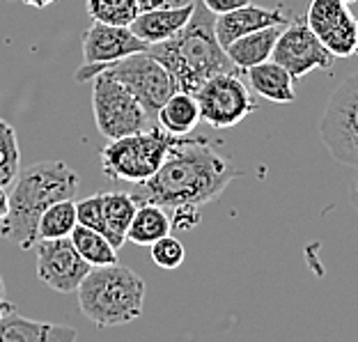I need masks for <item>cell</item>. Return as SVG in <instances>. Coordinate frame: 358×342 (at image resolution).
<instances>
[{"label":"cell","instance_id":"1","mask_svg":"<svg viewBox=\"0 0 358 342\" xmlns=\"http://www.w3.org/2000/svg\"><path fill=\"white\" fill-rule=\"evenodd\" d=\"M241 170L205 136H179L166 161L150 179L131 193L138 202H154L175 211L184 207L202 209L214 202Z\"/></svg>","mask_w":358,"mask_h":342},{"label":"cell","instance_id":"2","mask_svg":"<svg viewBox=\"0 0 358 342\" xmlns=\"http://www.w3.org/2000/svg\"><path fill=\"white\" fill-rule=\"evenodd\" d=\"M216 14L209 12L200 0H195L193 14L189 23L177 32L175 37L161 44H152L148 51L173 74L177 90L195 94L198 87L207 78L216 74H243L227 58L225 48L221 46L214 30Z\"/></svg>","mask_w":358,"mask_h":342},{"label":"cell","instance_id":"3","mask_svg":"<svg viewBox=\"0 0 358 342\" xmlns=\"http://www.w3.org/2000/svg\"><path fill=\"white\" fill-rule=\"evenodd\" d=\"M80 177L71 166L48 159L19 170L12 182L10 209L5 216V237L21 250H30L37 241L39 216L58 200L74 198Z\"/></svg>","mask_w":358,"mask_h":342},{"label":"cell","instance_id":"4","mask_svg":"<svg viewBox=\"0 0 358 342\" xmlns=\"http://www.w3.org/2000/svg\"><path fill=\"white\" fill-rule=\"evenodd\" d=\"M145 280L120 262L92 266L80 280L78 306L94 327H124L138 320L145 308Z\"/></svg>","mask_w":358,"mask_h":342},{"label":"cell","instance_id":"5","mask_svg":"<svg viewBox=\"0 0 358 342\" xmlns=\"http://www.w3.org/2000/svg\"><path fill=\"white\" fill-rule=\"evenodd\" d=\"M177 138L179 136H170L161 127H148L143 131L108 141L99 154L103 175L113 182H145L161 168Z\"/></svg>","mask_w":358,"mask_h":342},{"label":"cell","instance_id":"6","mask_svg":"<svg viewBox=\"0 0 358 342\" xmlns=\"http://www.w3.org/2000/svg\"><path fill=\"white\" fill-rule=\"evenodd\" d=\"M320 136L338 164L358 170V71L347 76L329 97Z\"/></svg>","mask_w":358,"mask_h":342},{"label":"cell","instance_id":"7","mask_svg":"<svg viewBox=\"0 0 358 342\" xmlns=\"http://www.w3.org/2000/svg\"><path fill=\"white\" fill-rule=\"evenodd\" d=\"M92 113L94 124L106 141L143 131L150 127V115L141 101L110 74H96L92 80Z\"/></svg>","mask_w":358,"mask_h":342},{"label":"cell","instance_id":"8","mask_svg":"<svg viewBox=\"0 0 358 342\" xmlns=\"http://www.w3.org/2000/svg\"><path fill=\"white\" fill-rule=\"evenodd\" d=\"M103 71L110 74L113 78H117L141 101L150 120H157L159 108L170 99V94L177 92V83L173 74L150 51L127 55V58L108 64Z\"/></svg>","mask_w":358,"mask_h":342},{"label":"cell","instance_id":"9","mask_svg":"<svg viewBox=\"0 0 358 342\" xmlns=\"http://www.w3.org/2000/svg\"><path fill=\"white\" fill-rule=\"evenodd\" d=\"M195 99L200 106V120L214 129H230L246 120L257 108L250 85L243 83V74H216L198 87Z\"/></svg>","mask_w":358,"mask_h":342},{"label":"cell","instance_id":"10","mask_svg":"<svg viewBox=\"0 0 358 342\" xmlns=\"http://www.w3.org/2000/svg\"><path fill=\"white\" fill-rule=\"evenodd\" d=\"M150 44L134 35L129 26H110V23L94 21L83 32V64L78 67L74 80L90 83L108 64L117 62L127 55L148 51Z\"/></svg>","mask_w":358,"mask_h":342},{"label":"cell","instance_id":"11","mask_svg":"<svg viewBox=\"0 0 358 342\" xmlns=\"http://www.w3.org/2000/svg\"><path fill=\"white\" fill-rule=\"evenodd\" d=\"M306 23L333 58L358 55V16L345 0H313Z\"/></svg>","mask_w":358,"mask_h":342},{"label":"cell","instance_id":"12","mask_svg":"<svg viewBox=\"0 0 358 342\" xmlns=\"http://www.w3.org/2000/svg\"><path fill=\"white\" fill-rule=\"evenodd\" d=\"M35 273L46 287L60 294H71L78 290L90 266L69 237L62 239H39L35 241Z\"/></svg>","mask_w":358,"mask_h":342},{"label":"cell","instance_id":"13","mask_svg":"<svg viewBox=\"0 0 358 342\" xmlns=\"http://www.w3.org/2000/svg\"><path fill=\"white\" fill-rule=\"evenodd\" d=\"M273 62L289 71L294 80L308 76L310 71H327L331 69L333 55L324 48L315 32L308 28L306 21L292 19L282 28L280 37L273 46Z\"/></svg>","mask_w":358,"mask_h":342},{"label":"cell","instance_id":"14","mask_svg":"<svg viewBox=\"0 0 358 342\" xmlns=\"http://www.w3.org/2000/svg\"><path fill=\"white\" fill-rule=\"evenodd\" d=\"M289 21H292L289 14H285V10H280V7H257L246 3L232 12L218 14L214 30L218 42L225 48L227 44H232L234 39H239L243 35H250V32L268 26H285Z\"/></svg>","mask_w":358,"mask_h":342},{"label":"cell","instance_id":"15","mask_svg":"<svg viewBox=\"0 0 358 342\" xmlns=\"http://www.w3.org/2000/svg\"><path fill=\"white\" fill-rule=\"evenodd\" d=\"M195 0L191 5H179V7H161V10H145L138 12V16L131 21V28L136 37H141L143 42L161 44L166 39L175 37L186 23H189L193 14Z\"/></svg>","mask_w":358,"mask_h":342},{"label":"cell","instance_id":"16","mask_svg":"<svg viewBox=\"0 0 358 342\" xmlns=\"http://www.w3.org/2000/svg\"><path fill=\"white\" fill-rule=\"evenodd\" d=\"M76 331L51 322L28 320L14 308H7L0 317V342H71Z\"/></svg>","mask_w":358,"mask_h":342},{"label":"cell","instance_id":"17","mask_svg":"<svg viewBox=\"0 0 358 342\" xmlns=\"http://www.w3.org/2000/svg\"><path fill=\"white\" fill-rule=\"evenodd\" d=\"M248 78L250 90H255L259 97H264L271 104H292L296 99L294 90V76L287 69L280 67L278 62L266 60L259 62L255 67L243 71Z\"/></svg>","mask_w":358,"mask_h":342},{"label":"cell","instance_id":"18","mask_svg":"<svg viewBox=\"0 0 358 342\" xmlns=\"http://www.w3.org/2000/svg\"><path fill=\"white\" fill-rule=\"evenodd\" d=\"M287 26V23H285ZM285 26H268L262 30H255L250 35H243L239 39H234L232 44L225 46L227 58L232 60V64L241 71H246L250 67H255L259 62L271 60L275 39L280 37V32Z\"/></svg>","mask_w":358,"mask_h":342},{"label":"cell","instance_id":"19","mask_svg":"<svg viewBox=\"0 0 358 342\" xmlns=\"http://www.w3.org/2000/svg\"><path fill=\"white\" fill-rule=\"evenodd\" d=\"M138 209V200L131 193L113 191L101 193V234L113 246L120 248L127 241V230Z\"/></svg>","mask_w":358,"mask_h":342},{"label":"cell","instance_id":"20","mask_svg":"<svg viewBox=\"0 0 358 342\" xmlns=\"http://www.w3.org/2000/svg\"><path fill=\"white\" fill-rule=\"evenodd\" d=\"M159 127L168 131L170 136H189L195 131V127L200 124V106L195 94L177 90L175 94H170V99L161 106L157 113Z\"/></svg>","mask_w":358,"mask_h":342},{"label":"cell","instance_id":"21","mask_svg":"<svg viewBox=\"0 0 358 342\" xmlns=\"http://www.w3.org/2000/svg\"><path fill=\"white\" fill-rule=\"evenodd\" d=\"M170 232H173V223H170L168 209L154 205V202H138L131 225L127 230V241L150 248L154 241H159Z\"/></svg>","mask_w":358,"mask_h":342},{"label":"cell","instance_id":"22","mask_svg":"<svg viewBox=\"0 0 358 342\" xmlns=\"http://www.w3.org/2000/svg\"><path fill=\"white\" fill-rule=\"evenodd\" d=\"M69 239L90 266H106L117 262V248L101 232L92 230V227L76 225L71 230Z\"/></svg>","mask_w":358,"mask_h":342},{"label":"cell","instance_id":"23","mask_svg":"<svg viewBox=\"0 0 358 342\" xmlns=\"http://www.w3.org/2000/svg\"><path fill=\"white\" fill-rule=\"evenodd\" d=\"M78 225L76 218V202L74 198L58 200L48 207L37 223V241L39 239H62L69 237L71 230Z\"/></svg>","mask_w":358,"mask_h":342},{"label":"cell","instance_id":"24","mask_svg":"<svg viewBox=\"0 0 358 342\" xmlns=\"http://www.w3.org/2000/svg\"><path fill=\"white\" fill-rule=\"evenodd\" d=\"M87 14L92 21L110 23V26H131L141 12L138 0H87Z\"/></svg>","mask_w":358,"mask_h":342},{"label":"cell","instance_id":"25","mask_svg":"<svg viewBox=\"0 0 358 342\" xmlns=\"http://www.w3.org/2000/svg\"><path fill=\"white\" fill-rule=\"evenodd\" d=\"M21 166V150L16 141V131L10 122L0 117V186H12L19 175Z\"/></svg>","mask_w":358,"mask_h":342},{"label":"cell","instance_id":"26","mask_svg":"<svg viewBox=\"0 0 358 342\" xmlns=\"http://www.w3.org/2000/svg\"><path fill=\"white\" fill-rule=\"evenodd\" d=\"M150 253H152L154 264L159 269H166V271H175L186 259L184 243L177 237H173V234H166V237H161L159 241H154L150 246Z\"/></svg>","mask_w":358,"mask_h":342},{"label":"cell","instance_id":"27","mask_svg":"<svg viewBox=\"0 0 358 342\" xmlns=\"http://www.w3.org/2000/svg\"><path fill=\"white\" fill-rule=\"evenodd\" d=\"M76 218L78 225L92 227V230H101V193H94L90 198L76 202Z\"/></svg>","mask_w":358,"mask_h":342},{"label":"cell","instance_id":"28","mask_svg":"<svg viewBox=\"0 0 358 342\" xmlns=\"http://www.w3.org/2000/svg\"><path fill=\"white\" fill-rule=\"evenodd\" d=\"M200 3L205 5L209 12H214L218 16V14H225V12L237 10V7L250 3V0H200Z\"/></svg>","mask_w":358,"mask_h":342},{"label":"cell","instance_id":"29","mask_svg":"<svg viewBox=\"0 0 358 342\" xmlns=\"http://www.w3.org/2000/svg\"><path fill=\"white\" fill-rule=\"evenodd\" d=\"M193 0H138L141 12L145 10H161V7H179V5H191Z\"/></svg>","mask_w":358,"mask_h":342},{"label":"cell","instance_id":"30","mask_svg":"<svg viewBox=\"0 0 358 342\" xmlns=\"http://www.w3.org/2000/svg\"><path fill=\"white\" fill-rule=\"evenodd\" d=\"M7 209H10V193L5 186H0V218L7 216Z\"/></svg>","mask_w":358,"mask_h":342},{"label":"cell","instance_id":"31","mask_svg":"<svg viewBox=\"0 0 358 342\" xmlns=\"http://www.w3.org/2000/svg\"><path fill=\"white\" fill-rule=\"evenodd\" d=\"M23 5L28 7H35V10H44V7H48L51 3H55V0H21Z\"/></svg>","mask_w":358,"mask_h":342},{"label":"cell","instance_id":"32","mask_svg":"<svg viewBox=\"0 0 358 342\" xmlns=\"http://www.w3.org/2000/svg\"><path fill=\"white\" fill-rule=\"evenodd\" d=\"M349 193H352V202H354V207L358 209V175L352 179V186H349Z\"/></svg>","mask_w":358,"mask_h":342},{"label":"cell","instance_id":"33","mask_svg":"<svg viewBox=\"0 0 358 342\" xmlns=\"http://www.w3.org/2000/svg\"><path fill=\"white\" fill-rule=\"evenodd\" d=\"M7 308H12V306H10V301L5 299V287H0V317H3Z\"/></svg>","mask_w":358,"mask_h":342},{"label":"cell","instance_id":"34","mask_svg":"<svg viewBox=\"0 0 358 342\" xmlns=\"http://www.w3.org/2000/svg\"><path fill=\"white\" fill-rule=\"evenodd\" d=\"M5 237V218H0V239Z\"/></svg>","mask_w":358,"mask_h":342},{"label":"cell","instance_id":"35","mask_svg":"<svg viewBox=\"0 0 358 342\" xmlns=\"http://www.w3.org/2000/svg\"><path fill=\"white\" fill-rule=\"evenodd\" d=\"M0 287H5V283H3V276H0Z\"/></svg>","mask_w":358,"mask_h":342},{"label":"cell","instance_id":"36","mask_svg":"<svg viewBox=\"0 0 358 342\" xmlns=\"http://www.w3.org/2000/svg\"><path fill=\"white\" fill-rule=\"evenodd\" d=\"M345 3H347V5H352V3H356V0H345Z\"/></svg>","mask_w":358,"mask_h":342}]
</instances>
